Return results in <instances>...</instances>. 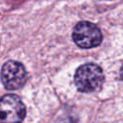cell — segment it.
I'll return each instance as SVG.
<instances>
[{
	"instance_id": "obj_1",
	"label": "cell",
	"mask_w": 123,
	"mask_h": 123,
	"mask_svg": "<svg viewBox=\"0 0 123 123\" xmlns=\"http://www.w3.org/2000/svg\"><path fill=\"white\" fill-rule=\"evenodd\" d=\"M74 82L78 90L82 92L95 91L104 82L103 70L95 63L83 64L76 70Z\"/></svg>"
},
{
	"instance_id": "obj_5",
	"label": "cell",
	"mask_w": 123,
	"mask_h": 123,
	"mask_svg": "<svg viewBox=\"0 0 123 123\" xmlns=\"http://www.w3.org/2000/svg\"><path fill=\"white\" fill-rule=\"evenodd\" d=\"M120 77H121V79L123 80V65L121 66V69H120Z\"/></svg>"
},
{
	"instance_id": "obj_3",
	"label": "cell",
	"mask_w": 123,
	"mask_h": 123,
	"mask_svg": "<svg viewBox=\"0 0 123 123\" xmlns=\"http://www.w3.org/2000/svg\"><path fill=\"white\" fill-rule=\"evenodd\" d=\"M0 113L1 123H21L26 114V108L18 96L7 94L1 99Z\"/></svg>"
},
{
	"instance_id": "obj_2",
	"label": "cell",
	"mask_w": 123,
	"mask_h": 123,
	"mask_svg": "<svg viewBox=\"0 0 123 123\" xmlns=\"http://www.w3.org/2000/svg\"><path fill=\"white\" fill-rule=\"evenodd\" d=\"M74 42L81 48H92L98 46L102 41V33L93 23L88 21L79 22L73 30Z\"/></svg>"
},
{
	"instance_id": "obj_4",
	"label": "cell",
	"mask_w": 123,
	"mask_h": 123,
	"mask_svg": "<svg viewBox=\"0 0 123 123\" xmlns=\"http://www.w3.org/2000/svg\"><path fill=\"white\" fill-rule=\"evenodd\" d=\"M1 79L6 88L10 90L18 89L26 83L27 72L20 62L9 61L2 66Z\"/></svg>"
}]
</instances>
